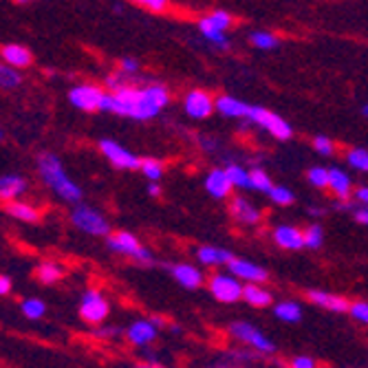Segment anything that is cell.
Masks as SVG:
<instances>
[{"label": "cell", "mask_w": 368, "mask_h": 368, "mask_svg": "<svg viewBox=\"0 0 368 368\" xmlns=\"http://www.w3.org/2000/svg\"><path fill=\"white\" fill-rule=\"evenodd\" d=\"M230 333L236 337V340L254 346L258 353H273L275 351V344L269 340V337H265L258 329H254V326L247 324V322H234L230 326Z\"/></svg>", "instance_id": "ba28073f"}, {"label": "cell", "mask_w": 368, "mask_h": 368, "mask_svg": "<svg viewBox=\"0 0 368 368\" xmlns=\"http://www.w3.org/2000/svg\"><path fill=\"white\" fill-rule=\"evenodd\" d=\"M170 101V95L166 86L161 84H150V86H130L121 84L117 90L106 93L101 99V108L106 112H115V115L132 117L139 121L152 119L159 115V110Z\"/></svg>", "instance_id": "6da1fadb"}, {"label": "cell", "mask_w": 368, "mask_h": 368, "mask_svg": "<svg viewBox=\"0 0 368 368\" xmlns=\"http://www.w3.org/2000/svg\"><path fill=\"white\" fill-rule=\"evenodd\" d=\"M351 315L355 320L368 324V302H355L351 304Z\"/></svg>", "instance_id": "60d3db41"}, {"label": "cell", "mask_w": 368, "mask_h": 368, "mask_svg": "<svg viewBox=\"0 0 368 368\" xmlns=\"http://www.w3.org/2000/svg\"><path fill=\"white\" fill-rule=\"evenodd\" d=\"M137 71H139L137 60H132V58L121 60V73H124V75H132V73H137Z\"/></svg>", "instance_id": "7bdbcfd3"}, {"label": "cell", "mask_w": 368, "mask_h": 368, "mask_svg": "<svg viewBox=\"0 0 368 368\" xmlns=\"http://www.w3.org/2000/svg\"><path fill=\"white\" fill-rule=\"evenodd\" d=\"M362 112H364V117H368V104H366V106L362 108Z\"/></svg>", "instance_id": "f5cc1de1"}, {"label": "cell", "mask_w": 368, "mask_h": 368, "mask_svg": "<svg viewBox=\"0 0 368 368\" xmlns=\"http://www.w3.org/2000/svg\"><path fill=\"white\" fill-rule=\"evenodd\" d=\"M36 275H38L40 282L53 284V282H58L60 278H62V267H60V265H56V262H42V265L38 267Z\"/></svg>", "instance_id": "d4e9b609"}, {"label": "cell", "mask_w": 368, "mask_h": 368, "mask_svg": "<svg viewBox=\"0 0 368 368\" xmlns=\"http://www.w3.org/2000/svg\"><path fill=\"white\" fill-rule=\"evenodd\" d=\"M324 243V232L320 225H311L309 230L304 232V247L309 249H320Z\"/></svg>", "instance_id": "1f68e13d"}, {"label": "cell", "mask_w": 368, "mask_h": 368, "mask_svg": "<svg viewBox=\"0 0 368 368\" xmlns=\"http://www.w3.org/2000/svg\"><path fill=\"white\" fill-rule=\"evenodd\" d=\"M309 300L315 302L322 309H329V311H335V313H344V311H351L349 302H346L342 295H333V293H326V291H309Z\"/></svg>", "instance_id": "9a60e30c"}, {"label": "cell", "mask_w": 368, "mask_h": 368, "mask_svg": "<svg viewBox=\"0 0 368 368\" xmlns=\"http://www.w3.org/2000/svg\"><path fill=\"white\" fill-rule=\"evenodd\" d=\"M128 340L137 346H146L150 342H155L157 337V324L148 320H137L135 324H130V329L126 331Z\"/></svg>", "instance_id": "5bb4252c"}, {"label": "cell", "mask_w": 368, "mask_h": 368, "mask_svg": "<svg viewBox=\"0 0 368 368\" xmlns=\"http://www.w3.org/2000/svg\"><path fill=\"white\" fill-rule=\"evenodd\" d=\"M247 119L254 121V124L262 126L265 130L271 132V135H273L275 139H280V141L289 139V137L293 135L291 126H289L287 121H284L280 115H275V112L265 110V108H260V106H252L249 112H247Z\"/></svg>", "instance_id": "277c9868"}, {"label": "cell", "mask_w": 368, "mask_h": 368, "mask_svg": "<svg viewBox=\"0 0 368 368\" xmlns=\"http://www.w3.org/2000/svg\"><path fill=\"white\" fill-rule=\"evenodd\" d=\"M243 298H245V302H247V304L258 306V309H265V306H269V304H271V293H269L267 289L258 287L256 282H254V284H247V287H245Z\"/></svg>", "instance_id": "cb8c5ba5"}, {"label": "cell", "mask_w": 368, "mask_h": 368, "mask_svg": "<svg viewBox=\"0 0 368 368\" xmlns=\"http://www.w3.org/2000/svg\"><path fill=\"white\" fill-rule=\"evenodd\" d=\"M14 3H18V5H25V3H29V0H14Z\"/></svg>", "instance_id": "db71d44e"}, {"label": "cell", "mask_w": 368, "mask_h": 368, "mask_svg": "<svg viewBox=\"0 0 368 368\" xmlns=\"http://www.w3.org/2000/svg\"><path fill=\"white\" fill-rule=\"evenodd\" d=\"M232 214L245 225H254V223H258V219H260V212L243 197H236L232 201Z\"/></svg>", "instance_id": "ffe728a7"}, {"label": "cell", "mask_w": 368, "mask_h": 368, "mask_svg": "<svg viewBox=\"0 0 368 368\" xmlns=\"http://www.w3.org/2000/svg\"><path fill=\"white\" fill-rule=\"evenodd\" d=\"M0 84H3V88H16L20 84V73L16 71V66L5 64L0 69Z\"/></svg>", "instance_id": "836d02e7"}, {"label": "cell", "mask_w": 368, "mask_h": 368, "mask_svg": "<svg viewBox=\"0 0 368 368\" xmlns=\"http://www.w3.org/2000/svg\"><path fill=\"white\" fill-rule=\"evenodd\" d=\"M170 271H172V275H175V280L186 289H197L203 282L201 271L197 267H192V265H175Z\"/></svg>", "instance_id": "e0dca14e"}, {"label": "cell", "mask_w": 368, "mask_h": 368, "mask_svg": "<svg viewBox=\"0 0 368 368\" xmlns=\"http://www.w3.org/2000/svg\"><path fill=\"white\" fill-rule=\"evenodd\" d=\"M141 172H144L150 181H159L161 175H163V166L157 159H144L141 161Z\"/></svg>", "instance_id": "e575fe53"}, {"label": "cell", "mask_w": 368, "mask_h": 368, "mask_svg": "<svg viewBox=\"0 0 368 368\" xmlns=\"http://www.w3.org/2000/svg\"><path fill=\"white\" fill-rule=\"evenodd\" d=\"M273 241L284 249H302L304 247V232L289 228V225H280L273 232Z\"/></svg>", "instance_id": "2e32d148"}, {"label": "cell", "mask_w": 368, "mask_h": 368, "mask_svg": "<svg viewBox=\"0 0 368 368\" xmlns=\"http://www.w3.org/2000/svg\"><path fill=\"white\" fill-rule=\"evenodd\" d=\"M313 148L320 152V155H333V141L329 137H324V135H318L313 139Z\"/></svg>", "instance_id": "ab89813d"}, {"label": "cell", "mask_w": 368, "mask_h": 368, "mask_svg": "<svg viewBox=\"0 0 368 368\" xmlns=\"http://www.w3.org/2000/svg\"><path fill=\"white\" fill-rule=\"evenodd\" d=\"M329 186L335 192L337 199L346 201L351 197V179H349V175H346L344 170H340V168H331L329 170Z\"/></svg>", "instance_id": "7402d4cb"}, {"label": "cell", "mask_w": 368, "mask_h": 368, "mask_svg": "<svg viewBox=\"0 0 368 368\" xmlns=\"http://www.w3.org/2000/svg\"><path fill=\"white\" fill-rule=\"evenodd\" d=\"M273 313L278 315L280 320H284V322H298V320L302 318L300 306L295 304V302H291V300H287V302H280V304L273 309Z\"/></svg>", "instance_id": "4316f807"}, {"label": "cell", "mask_w": 368, "mask_h": 368, "mask_svg": "<svg viewBox=\"0 0 368 368\" xmlns=\"http://www.w3.org/2000/svg\"><path fill=\"white\" fill-rule=\"evenodd\" d=\"M99 150H101V155H104L115 168H121V170H137V168H141V161L132 155V152H128L124 146H119L117 141H112V139H101L99 141Z\"/></svg>", "instance_id": "9c48e42d"}, {"label": "cell", "mask_w": 368, "mask_h": 368, "mask_svg": "<svg viewBox=\"0 0 368 368\" xmlns=\"http://www.w3.org/2000/svg\"><path fill=\"white\" fill-rule=\"evenodd\" d=\"M355 221L362 223V225H368V206H364V208H360V210H355Z\"/></svg>", "instance_id": "bcb514c9"}, {"label": "cell", "mask_w": 368, "mask_h": 368, "mask_svg": "<svg viewBox=\"0 0 368 368\" xmlns=\"http://www.w3.org/2000/svg\"><path fill=\"white\" fill-rule=\"evenodd\" d=\"M104 90L93 84H79L73 86L69 93V101L79 110H99L101 108V99H104Z\"/></svg>", "instance_id": "30bf717a"}, {"label": "cell", "mask_w": 368, "mask_h": 368, "mask_svg": "<svg viewBox=\"0 0 368 368\" xmlns=\"http://www.w3.org/2000/svg\"><path fill=\"white\" fill-rule=\"evenodd\" d=\"M79 315L82 320L88 324H101L108 315V302L104 300V295L95 289H88L82 295V304H79Z\"/></svg>", "instance_id": "52a82bcc"}, {"label": "cell", "mask_w": 368, "mask_h": 368, "mask_svg": "<svg viewBox=\"0 0 368 368\" xmlns=\"http://www.w3.org/2000/svg\"><path fill=\"white\" fill-rule=\"evenodd\" d=\"M199 29H201L203 38H208L210 42H214L219 49H228L230 47L228 38H225V32H221V29H217V27H212L210 23H206V20H201Z\"/></svg>", "instance_id": "484cf974"}, {"label": "cell", "mask_w": 368, "mask_h": 368, "mask_svg": "<svg viewBox=\"0 0 368 368\" xmlns=\"http://www.w3.org/2000/svg\"><path fill=\"white\" fill-rule=\"evenodd\" d=\"M252 45L258 49H275L278 47V38H273L267 32H256V34H252Z\"/></svg>", "instance_id": "d590c367"}, {"label": "cell", "mask_w": 368, "mask_h": 368, "mask_svg": "<svg viewBox=\"0 0 368 368\" xmlns=\"http://www.w3.org/2000/svg\"><path fill=\"white\" fill-rule=\"evenodd\" d=\"M7 212L12 214L14 219H20V221H36L38 219V212L32 208V206H27V203H20V201H14V203H9V208Z\"/></svg>", "instance_id": "f1b7e54d"}, {"label": "cell", "mask_w": 368, "mask_h": 368, "mask_svg": "<svg viewBox=\"0 0 368 368\" xmlns=\"http://www.w3.org/2000/svg\"><path fill=\"white\" fill-rule=\"evenodd\" d=\"M355 199L362 203V206H368V188H357L355 190Z\"/></svg>", "instance_id": "7dc6e473"}, {"label": "cell", "mask_w": 368, "mask_h": 368, "mask_svg": "<svg viewBox=\"0 0 368 368\" xmlns=\"http://www.w3.org/2000/svg\"><path fill=\"white\" fill-rule=\"evenodd\" d=\"M252 106H247L245 101L236 99V97H230V95H221L217 99V110L223 112L225 117H247Z\"/></svg>", "instance_id": "d6986e66"}, {"label": "cell", "mask_w": 368, "mask_h": 368, "mask_svg": "<svg viewBox=\"0 0 368 368\" xmlns=\"http://www.w3.org/2000/svg\"><path fill=\"white\" fill-rule=\"evenodd\" d=\"M108 247L112 252H119V254H126L132 260H139V262H152V254L150 249L141 247L139 241L132 236L128 232H117V234H110L106 238Z\"/></svg>", "instance_id": "5b68a950"}, {"label": "cell", "mask_w": 368, "mask_h": 368, "mask_svg": "<svg viewBox=\"0 0 368 368\" xmlns=\"http://www.w3.org/2000/svg\"><path fill=\"white\" fill-rule=\"evenodd\" d=\"M170 329L175 331V333H181V326H177V324H170Z\"/></svg>", "instance_id": "816d5d0a"}, {"label": "cell", "mask_w": 368, "mask_h": 368, "mask_svg": "<svg viewBox=\"0 0 368 368\" xmlns=\"http://www.w3.org/2000/svg\"><path fill=\"white\" fill-rule=\"evenodd\" d=\"M346 159H349V163H351L355 170L368 172V150H364V148H353V150H349Z\"/></svg>", "instance_id": "d6a6232c"}, {"label": "cell", "mask_w": 368, "mask_h": 368, "mask_svg": "<svg viewBox=\"0 0 368 368\" xmlns=\"http://www.w3.org/2000/svg\"><path fill=\"white\" fill-rule=\"evenodd\" d=\"M3 60L9 66L25 69L32 64V53H29V49L20 47V45H7V47H3Z\"/></svg>", "instance_id": "ac0fdd59"}, {"label": "cell", "mask_w": 368, "mask_h": 368, "mask_svg": "<svg viewBox=\"0 0 368 368\" xmlns=\"http://www.w3.org/2000/svg\"><path fill=\"white\" fill-rule=\"evenodd\" d=\"M210 289H212L214 298H217L219 302H225V304L238 302L243 298V291H245V287L238 282L236 275H225V273L214 275V278L210 280Z\"/></svg>", "instance_id": "8992f818"}, {"label": "cell", "mask_w": 368, "mask_h": 368, "mask_svg": "<svg viewBox=\"0 0 368 368\" xmlns=\"http://www.w3.org/2000/svg\"><path fill=\"white\" fill-rule=\"evenodd\" d=\"M249 177H252V190H258V192H265V194H269V190L273 188V183L269 179V175L265 170L256 168V170H252L249 172Z\"/></svg>", "instance_id": "f546056e"}, {"label": "cell", "mask_w": 368, "mask_h": 368, "mask_svg": "<svg viewBox=\"0 0 368 368\" xmlns=\"http://www.w3.org/2000/svg\"><path fill=\"white\" fill-rule=\"evenodd\" d=\"M9 291H12V280H9L7 275H3V278H0V293L7 295Z\"/></svg>", "instance_id": "c3c4849f"}, {"label": "cell", "mask_w": 368, "mask_h": 368, "mask_svg": "<svg viewBox=\"0 0 368 368\" xmlns=\"http://www.w3.org/2000/svg\"><path fill=\"white\" fill-rule=\"evenodd\" d=\"M148 194H150V197H159V194H161V188H159L157 181H152L148 186Z\"/></svg>", "instance_id": "681fc988"}, {"label": "cell", "mask_w": 368, "mask_h": 368, "mask_svg": "<svg viewBox=\"0 0 368 368\" xmlns=\"http://www.w3.org/2000/svg\"><path fill=\"white\" fill-rule=\"evenodd\" d=\"M269 197H271L273 203H278V206H289V203L293 201L291 190L282 188V186H273V188L269 190Z\"/></svg>", "instance_id": "74e56055"}, {"label": "cell", "mask_w": 368, "mask_h": 368, "mask_svg": "<svg viewBox=\"0 0 368 368\" xmlns=\"http://www.w3.org/2000/svg\"><path fill=\"white\" fill-rule=\"evenodd\" d=\"M135 3L150 9V12H163L168 7V0H135Z\"/></svg>", "instance_id": "b9f144b4"}, {"label": "cell", "mask_w": 368, "mask_h": 368, "mask_svg": "<svg viewBox=\"0 0 368 368\" xmlns=\"http://www.w3.org/2000/svg\"><path fill=\"white\" fill-rule=\"evenodd\" d=\"M71 221L77 230L86 232V234H93V236H108V223L101 214L88 206H77L73 212H71Z\"/></svg>", "instance_id": "3957f363"}, {"label": "cell", "mask_w": 368, "mask_h": 368, "mask_svg": "<svg viewBox=\"0 0 368 368\" xmlns=\"http://www.w3.org/2000/svg\"><path fill=\"white\" fill-rule=\"evenodd\" d=\"M228 267L241 280H247V282H265L267 280V271H265L256 262H249V260H243V258H232L228 262Z\"/></svg>", "instance_id": "7c38bea8"}, {"label": "cell", "mask_w": 368, "mask_h": 368, "mask_svg": "<svg viewBox=\"0 0 368 368\" xmlns=\"http://www.w3.org/2000/svg\"><path fill=\"white\" fill-rule=\"evenodd\" d=\"M234 188V183L230 181L228 177V172L225 170H212L208 179H206V190L212 194L214 199H225V197H230V192Z\"/></svg>", "instance_id": "4fadbf2b"}, {"label": "cell", "mask_w": 368, "mask_h": 368, "mask_svg": "<svg viewBox=\"0 0 368 368\" xmlns=\"http://www.w3.org/2000/svg\"><path fill=\"white\" fill-rule=\"evenodd\" d=\"M309 181H311V186L315 188H324V186H329V170H324L320 166H315L309 170Z\"/></svg>", "instance_id": "f35d334b"}, {"label": "cell", "mask_w": 368, "mask_h": 368, "mask_svg": "<svg viewBox=\"0 0 368 368\" xmlns=\"http://www.w3.org/2000/svg\"><path fill=\"white\" fill-rule=\"evenodd\" d=\"M132 368H161V366L155 364V362H146V364H137V366H132Z\"/></svg>", "instance_id": "f907efd6"}, {"label": "cell", "mask_w": 368, "mask_h": 368, "mask_svg": "<svg viewBox=\"0 0 368 368\" xmlns=\"http://www.w3.org/2000/svg\"><path fill=\"white\" fill-rule=\"evenodd\" d=\"M25 192H27V181L23 177L7 175V177L0 179V197H3V201H12Z\"/></svg>", "instance_id": "44dd1931"}, {"label": "cell", "mask_w": 368, "mask_h": 368, "mask_svg": "<svg viewBox=\"0 0 368 368\" xmlns=\"http://www.w3.org/2000/svg\"><path fill=\"white\" fill-rule=\"evenodd\" d=\"M291 368H315V360H311V357H306V355H298L291 360Z\"/></svg>", "instance_id": "ee69618b"}, {"label": "cell", "mask_w": 368, "mask_h": 368, "mask_svg": "<svg viewBox=\"0 0 368 368\" xmlns=\"http://www.w3.org/2000/svg\"><path fill=\"white\" fill-rule=\"evenodd\" d=\"M203 20H206V23H210L212 27L221 29V32H225V29L232 25V18H230L228 12H212L210 16H206Z\"/></svg>", "instance_id": "8d00e7d4"}, {"label": "cell", "mask_w": 368, "mask_h": 368, "mask_svg": "<svg viewBox=\"0 0 368 368\" xmlns=\"http://www.w3.org/2000/svg\"><path fill=\"white\" fill-rule=\"evenodd\" d=\"M199 260L203 265H228L234 256L228 249H221V247H212V245H206V247H199Z\"/></svg>", "instance_id": "603a6c76"}, {"label": "cell", "mask_w": 368, "mask_h": 368, "mask_svg": "<svg viewBox=\"0 0 368 368\" xmlns=\"http://www.w3.org/2000/svg\"><path fill=\"white\" fill-rule=\"evenodd\" d=\"M225 172H228L230 181L236 188L252 190V177H249V172L245 170V168H241V166H228V168H225Z\"/></svg>", "instance_id": "83f0119b"}, {"label": "cell", "mask_w": 368, "mask_h": 368, "mask_svg": "<svg viewBox=\"0 0 368 368\" xmlns=\"http://www.w3.org/2000/svg\"><path fill=\"white\" fill-rule=\"evenodd\" d=\"M95 335L99 337V340H110V337L119 335V329H117V326H101V329L95 331Z\"/></svg>", "instance_id": "f6af8a7d"}, {"label": "cell", "mask_w": 368, "mask_h": 368, "mask_svg": "<svg viewBox=\"0 0 368 368\" xmlns=\"http://www.w3.org/2000/svg\"><path fill=\"white\" fill-rule=\"evenodd\" d=\"M45 311H47L45 302L38 300V298H27L23 302V313H25V318H29V320H40L45 315Z\"/></svg>", "instance_id": "4dcf8cb0"}, {"label": "cell", "mask_w": 368, "mask_h": 368, "mask_svg": "<svg viewBox=\"0 0 368 368\" xmlns=\"http://www.w3.org/2000/svg\"><path fill=\"white\" fill-rule=\"evenodd\" d=\"M38 170H40V175H42L47 186L53 188V192L60 199L71 201V203H77L82 199L79 186H75V183L66 177V172L62 170V163H60V159L56 155L42 152V155L38 157Z\"/></svg>", "instance_id": "7a4b0ae2"}, {"label": "cell", "mask_w": 368, "mask_h": 368, "mask_svg": "<svg viewBox=\"0 0 368 368\" xmlns=\"http://www.w3.org/2000/svg\"><path fill=\"white\" fill-rule=\"evenodd\" d=\"M214 108H217V101L206 90H190L186 95V110L194 119H206Z\"/></svg>", "instance_id": "8fae6325"}]
</instances>
